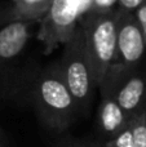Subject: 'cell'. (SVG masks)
I'll return each mask as SVG.
<instances>
[{"label": "cell", "mask_w": 146, "mask_h": 147, "mask_svg": "<svg viewBox=\"0 0 146 147\" xmlns=\"http://www.w3.org/2000/svg\"><path fill=\"white\" fill-rule=\"evenodd\" d=\"M28 36V22L23 21H10L0 28V62L16 58L23 51Z\"/></svg>", "instance_id": "obj_7"}, {"label": "cell", "mask_w": 146, "mask_h": 147, "mask_svg": "<svg viewBox=\"0 0 146 147\" xmlns=\"http://www.w3.org/2000/svg\"><path fill=\"white\" fill-rule=\"evenodd\" d=\"M32 101L41 124L54 133L65 132L72 124L75 112L79 110L59 69L43 74L38 79Z\"/></svg>", "instance_id": "obj_1"}, {"label": "cell", "mask_w": 146, "mask_h": 147, "mask_svg": "<svg viewBox=\"0 0 146 147\" xmlns=\"http://www.w3.org/2000/svg\"><path fill=\"white\" fill-rule=\"evenodd\" d=\"M135 147H146V111L140 112L129 123Z\"/></svg>", "instance_id": "obj_9"}, {"label": "cell", "mask_w": 146, "mask_h": 147, "mask_svg": "<svg viewBox=\"0 0 146 147\" xmlns=\"http://www.w3.org/2000/svg\"><path fill=\"white\" fill-rule=\"evenodd\" d=\"M145 111H146V99H145Z\"/></svg>", "instance_id": "obj_16"}, {"label": "cell", "mask_w": 146, "mask_h": 147, "mask_svg": "<svg viewBox=\"0 0 146 147\" xmlns=\"http://www.w3.org/2000/svg\"><path fill=\"white\" fill-rule=\"evenodd\" d=\"M92 10V0H53L47 14L40 20L38 40L43 44L44 54H51L65 45L75 34L84 16Z\"/></svg>", "instance_id": "obj_3"}, {"label": "cell", "mask_w": 146, "mask_h": 147, "mask_svg": "<svg viewBox=\"0 0 146 147\" xmlns=\"http://www.w3.org/2000/svg\"><path fill=\"white\" fill-rule=\"evenodd\" d=\"M131 123L128 115L119 106L113 94H101V101L97 111L98 132L106 137V141L116 136Z\"/></svg>", "instance_id": "obj_6"}, {"label": "cell", "mask_w": 146, "mask_h": 147, "mask_svg": "<svg viewBox=\"0 0 146 147\" xmlns=\"http://www.w3.org/2000/svg\"><path fill=\"white\" fill-rule=\"evenodd\" d=\"M146 39L136 14L122 12L118 18V62L135 69L144 57Z\"/></svg>", "instance_id": "obj_5"}, {"label": "cell", "mask_w": 146, "mask_h": 147, "mask_svg": "<svg viewBox=\"0 0 146 147\" xmlns=\"http://www.w3.org/2000/svg\"><path fill=\"white\" fill-rule=\"evenodd\" d=\"M135 14H136L137 20H139V23L141 26L142 32H144L145 39H146V1L135 12Z\"/></svg>", "instance_id": "obj_14"}, {"label": "cell", "mask_w": 146, "mask_h": 147, "mask_svg": "<svg viewBox=\"0 0 146 147\" xmlns=\"http://www.w3.org/2000/svg\"><path fill=\"white\" fill-rule=\"evenodd\" d=\"M118 0H92V10L89 14H105L115 12Z\"/></svg>", "instance_id": "obj_12"}, {"label": "cell", "mask_w": 146, "mask_h": 147, "mask_svg": "<svg viewBox=\"0 0 146 147\" xmlns=\"http://www.w3.org/2000/svg\"><path fill=\"white\" fill-rule=\"evenodd\" d=\"M0 147H9V146H8L7 136H5L4 130L1 129V127H0Z\"/></svg>", "instance_id": "obj_15"}, {"label": "cell", "mask_w": 146, "mask_h": 147, "mask_svg": "<svg viewBox=\"0 0 146 147\" xmlns=\"http://www.w3.org/2000/svg\"><path fill=\"white\" fill-rule=\"evenodd\" d=\"M56 147H105V143L98 141L88 140V138H78V137H66L57 143Z\"/></svg>", "instance_id": "obj_11"}, {"label": "cell", "mask_w": 146, "mask_h": 147, "mask_svg": "<svg viewBox=\"0 0 146 147\" xmlns=\"http://www.w3.org/2000/svg\"><path fill=\"white\" fill-rule=\"evenodd\" d=\"M146 0H118V9L122 12L135 13Z\"/></svg>", "instance_id": "obj_13"}, {"label": "cell", "mask_w": 146, "mask_h": 147, "mask_svg": "<svg viewBox=\"0 0 146 147\" xmlns=\"http://www.w3.org/2000/svg\"><path fill=\"white\" fill-rule=\"evenodd\" d=\"M120 10L105 14H87L80 20L85 49L95 83L101 85L109 69L118 62V18Z\"/></svg>", "instance_id": "obj_2"}, {"label": "cell", "mask_w": 146, "mask_h": 147, "mask_svg": "<svg viewBox=\"0 0 146 147\" xmlns=\"http://www.w3.org/2000/svg\"><path fill=\"white\" fill-rule=\"evenodd\" d=\"M59 72L72 94L79 109H84L91 101L96 85L85 49V38L82 26H78L72 38L65 44Z\"/></svg>", "instance_id": "obj_4"}, {"label": "cell", "mask_w": 146, "mask_h": 147, "mask_svg": "<svg viewBox=\"0 0 146 147\" xmlns=\"http://www.w3.org/2000/svg\"><path fill=\"white\" fill-rule=\"evenodd\" d=\"M105 147H135L131 127L128 125L122 132H119L116 136L105 141Z\"/></svg>", "instance_id": "obj_10"}, {"label": "cell", "mask_w": 146, "mask_h": 147, "mask_svg": "<svg viewBox=\"0 0 146 147\" xmlns=\"http://www.w3.org/2000/svg\"><path fill=\"white\" fill-rule=\"evenodd\" d=\"M13 7L9 13L10 21L35 22L40 21L49 10L53 0H12Z\"/></svg>", "instance_id": "obj_8"}]
</instances>
